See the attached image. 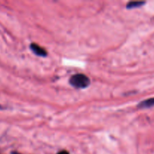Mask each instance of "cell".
Masks as SVG:
<instances>
[{
	"instance_id": "obj_2",
	"label": "cell",
	"mask_w": 154,
	"mask_h": 154,
	"mask_svg": "<svg viewBox=\"0 0 154 154\" xmlns=\"http://www.w3.org/2000/svg\"><path fill=\"white\" fill-rule=\"evenodd\" d=\"M30 48L33 51V52L36 55L39 56V57H46L47 53L45 51V49H43L42 48H41L40 46H39L36 44H31L30 45Z\"/></svg>"
},
{
	"instance_id": "obj_1",
	"label": "cell",
	"mask_w": 154,
	"mask_h": 154,
	"mask_svg": "<svg viewBox=\"0 0 154 154\" xmlns=\"http://www.w3.org/2000/svg\"><path fill=\"white\" fill-rule=\"evenodd\" d=\"M69 83L72 87L78 89L86 88L90 84V80L87 76L84 75H75L69 79Z\"/></svg>"
},
{
	"instance_id": "obj_6",
	"label": "cell",
	"mask_w": 154,
	"mask_h": 154,
	"mask_svg": "<svg viewBox=\"0 0 154 154\" xmlns=\"http://www.w3.org/2000/svg\"><path fill=\"white\" fill-rule=\"evenodd\" d=\"M12 154H19V153H13Z\"/></svg>"
},
{
	"instance_id": "obj_4",
	"label": "cell",
	"mask_w": 154,
	"mask_h": 154,
	"mask_svg": "<svg viewBox=\"0 0 154 154\" xmlns=\"http://www.w3.org/2000/svg\"><path fill=\"white\" fill-rule=\"evenodd\" d=\"M144 4V2H140V1H134V2H130L127 4L126 8L128 9L131 8H135L140 7L141 5Z\"/></svg>"
},
{
	"instance_id": "obj_5",
	"label": "cell",
	"mask_w": 154,
	"mask_h": 154,
	"mask_svg": "<svg viewBox=\"0 0 154 154\" xmlns=\"http://www.w3.org/2000/svg\"><path fill=\"white\" fill-rule=\"evenodd\" d=\"M57 154H69V153L66 151H65V150H63V151H61L60 152V153H58Z\"/></svg>"
},
{
	"instance_id": "obj_3",
	"label": "cell",
	"mask_w": 154,
	"mask_h": 154,
	"mask_svg": "<svg viewBox=\"0 0 154 154\" xmlns=\"http://www.w3.org/2000/svg\"><path fill=\"white\" fill-rule=\"evenodd\" d=\"M152 106H154V98H151V99L143 101L138 105V108H150Z\"/></svg>"
}]
</instances>
